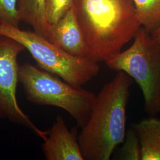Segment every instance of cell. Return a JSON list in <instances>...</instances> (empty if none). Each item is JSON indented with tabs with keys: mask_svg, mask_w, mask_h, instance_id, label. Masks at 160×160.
<instances>
[{
	"mask_svg": "<svg viewBox=\"0 0 160 160\" xmlns=\"http://www.w3.org/2000/svg\"><path fill=\"white\" fill-rule=\"evenodd\" d=\"M74 4V0H46V14L52 25L63 16Z\"/></svg>",
	"mask_w": 160,
	"mask_h": 160,
	"instance_id": "obj_13",
	"label": "cell"
},
{
	"mask_svg": "<svg viewBox=\"0 0 160 160\" xmlns=\"http://www.w3.org/2000/svg\"><path fill=\"white\" fill-rule=\"evenodd\" d=\"M19 81L29 102L63 109L80 128L88 120L96 96L93 92L71 86L29 63L20 65Z\"/></svg>",
	"mask_w": 160,
	"mask_h": 160,
	"instance_id": "obj_3",
	"label": "cell"
},
{
	"mask_svg": "<svg viewBox=\"0 0 160 160\" xmlns=\"http://www.w3.org/2000/svg\"><path fill=\"white\" fill-rule=\"evenodd\" d=\"M131 46L105 62L109 68L125 72L141 89L144 108L149 116L160 113V47L141 27Z\"/></svg>",
	"mask_w": 160,
	"mask_h": 160,
	"instance_id": "obj_5",
	"label": "cell"
},
{
	"mask_svg": "<svg viewBox=\"0 0 160 160\" xmlns=\"http://www.w3.org/2000/svg\"><path fill=\"white\" fill-rule=\"evenodd\" d=\"M87 57L106 62L121 52L141 26L133 0H74Z\"/></svg>",
	"mask_w": 160,
	"mask_h": 160,
	"instance_id": "obj_1",
	"label": "cell"
},
{
	"mask_svg": "<svg viewBox=\"0 0 160 160\" xmlns=\"http://www.w3.org/2000/svg\"><path fill=\"white\" fill-rule=\"evenodd\" d=\"M119 155V160H141V144L135 129L131 128L126 133Z\"/></svg>",
	"mask_w": 160,
	"mask_h": 160,
	"instance_id": "obj_12",
	"label": "cell"
},
{
	"mask_svg": "<svg viewBox=\"0 0 160 160\" xmlns=\"http://www.w3.org/2000/svg\"><path fill=\"white\" fill-rule=\"evenodd\" d=\"M24 49V46L16 40L0 34V118L28 128L44 141L48 131L36 126L17 102L20 67L17 58Z\"/></svg>",
	"mask_w": 160,
	"mask_h": 160,
	"instance_id": "obj_6",
	"label": "cell"
},
{
	"mask_svg": "<svg viewBox=\"0 0 160 160\" xmlns=\"http://www.w3.org/2000/svg\"><path fill=\"white\" fill-rule=\"evenodd\" d=\"M17 4L18 0H0V21L18 28L21 20Z\"/></svg>",
	"mask_w": 160,
	"mask_h": 160,
	"instance_id": "obj_14",
	"label": "cell"
},
{
	"mask_svg": "<svg viewBox=\"0 0 160 160\" xmlns=\"http://www.w3.org/2000/svg\"><path fill=\"white\" fill-rule=\"evenodd\" d=\"M142 27L150 33L160 26V0H133Z\"/></svg>",
	"mask_w": 160,
	"mask_h": 160,
	"instance_id": "obj_11",
	"label": "cell"
},
{
	"mask_svg": "<svg viewBox=\"0 0 160 160\" xmlns=\"http://www.w3.org/2000/svg\"><path fill=\"white\" fill-rule=\"evenodd\" d=\"M21 22L30 25L36 33L49 40L51 25L46 14V0H18Z\"/></svg>",
	"mask_w": 160,
	"mask_h": 160,
	"instance_id": "obj_10",
	"label": "cell"
},
{
	"mask_svg": "<svg viewBox=\"0 0 160 160\" xmlns=\"http://www.w3.org/2000/svg\"><path fill=\"white\" fill-rule=\"evenodd\" d=\"M151 35L155 42L160 46V26L154 31L151 33Z\"/></svg>",
	"mask_w": 160,
	"mask_h": 160,
	"instance_id": "obj_15",
	"label": "cell"
},
{
	"mask_svg": "<svg viewBox=\"0 0 160 160\" xmlns=\"http://www.w3.org/2000/svg\"><path fill=\"white\" fill-rule=\"evenodd\" d=\"M78 137L77 128L69 130L63 118L58 116L42 144L46 160H84Z\"/></svg>",
	"mask_w": 160,
	"mask_h": 160,
	"instance_id": "obj_7",
	"label": "cell"
},
{
	"mask_svg": "<svg viewBox=\"0 0 160 160\" xmlns=\"http://www.w3.org/2000/svg\"><path fill=\"white\" fill-rule=\"evenodd\" d=\"M132 128L141 144V160H160V118L150 116Z\"/></svg>",
	"mask_w": 160,
	"mask_h": 160,
	"instance_id": "obj_9",
	"label": "cell"
},
{
	"mask_svg": "<svg viewBox=\"0 0 160 160\" xmlns=\"http://www.w3.org/2000/svg\"><path fill=\"white\" fill-rule=\"evenodd\" d=\"M96 95L88 119L78 133L84 160H108L126 136V108L133 79L117 71Z\"/></svg>",
	"mask_w": 160,
	"mask_h": 160,
	"instance_id": "obj_2",
	"label": "cell"
},
{
	"mask_svg": "<svg viewBox=\"0 0 160 160\" xmlns=\"http://www.w3.org/2000/svg\"><path fill=\"white\" fill-rule=\"evenodd\" d=\"M75 56L87 57V47L74 4L51 28L49 40Z\"/></svg>",
	"mask_w": 160,
	"mask_h": 160,
	"instance_id": "obj_8",
	"label": "cell"
},
{
	"mask_svg": "<svg viewBox=\"0 0 160 160\" xmlns=\"http://www.w3.org/2000/svg\"><path fill=\"white\" fill-rule=\"evenodd\" d=\"M0 34L23 45L40 68L57 75L71 86L81 87L100 72L97 62L88 57L71 55L35 32L23 30L0 21Z\"/></svg>",
	"mask_w": 160,
	"mask_h": 160,
	"instance_id": "obj_4",
	"label": "cell"
}]
</instances>
